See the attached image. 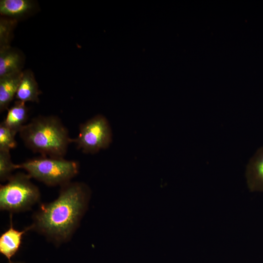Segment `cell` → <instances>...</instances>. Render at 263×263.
Listing matches in <instances>:
<instances>
[{
    "label": "cell",
    "instance_id": "cell-5",
    "mask_svg": "<svg viewBox=\"0 0 263 263\" xmlns=\"http://www.w3.org/2000/svg\"><path fill=\"white\" fill-rule=\"evenodd\" d=\"M112 139L108 120L104 116L98 114L79 125V133L72 139V143L83 152L94 154L108 148Z\"/></svg>",
    "mask_w": 263,
    "mask_h": 263
},
{
    "label": "cell",
    "instance_id": "cell-4",
    "mask_svg": "<svg viewBox=\"0 0 263 263\" xmlns=\"http://www.w3.org/2000/svg\"><path fill=\"white\" fill-rule=\"evenodd\" d=\"M27 173L17 172L0 187V209L12 213L31 209L40 199L38 187Z\"/></svg>",
    "mask_w": 263,
    "mask_h": 263
},
{
    "label": "cell",
    "instance_id": "cell-10",
    "mask_svg": "<svg viewBox=\"0 0 263 263\" xmlns=\"http://www.w3.org/2000/svg\"><path fill=\"white\" fill-rule=\"evenodd\" d=\"M41 91L38 89L33 73L29 70L23 72V75L16 94L17 100L38 102Z\"/></svg>",
    "mask_w": 263,
    "mask_h": 263
},
{
    "label": "cell",
    "instance_id": "cell-16",
    "mask_svg": "<svg viewBox=\"0 0 263 263\" xmlns=\"http://www.w3.org/2000/svg\"><path fill=\"white\" fill-rule=\"evenodd\" d=\"M8 263H23V262H9Z\"/></svg>",
    "mask_w": 263,
    "mask_h": 263
},
{
    "label": "cell",
    "instance_id": "cell-12",
    "mask_svg": "<svg viewBox=\"0 0 263 263\" xmlns=\"http://www.w3.org/2000/svg\"><path fill=\"white\" fill-rule=\"evenodd\" d=\"M35 6L31 0H0V13L2 17L16 19L28 14Z\"/></svg>",
    "mask_w": 263,
    "mask_h": 263
},
{
    "label": "cell",
    "instance_id": "cell-7",
    "mask_svg": "<svg viewBox=\"0 0 263 263\" xmlns=\"http://www.w3.org/2000/svg\"><path fill=\"white\" fill-rule=\"evenodd\" d=\"M12 216L10 215V226L0 236V253L4 256L8 262L19 251L21 245L23 235L30 230V226L22 231L14 228L12 224Z\"/></svg>",
    "mask_w": 263,
    "mask_h": 263
},
{
    "label": "cell",
    "instance_id": "cell-14",
    "mask_svg": "<svg viewBox=\"0 0 263 263\" xmlns=\"http://www.w3.org/2000/svg\"><path fill=\"white\" fill-rule=\"evenodd\" d=\"M17 169V164L13 163L10 151L0 150V180L7 181Z\"/></svg>",
    "mask_w": 263,
    "mask_h": 263
},
{
    "label": "cell",
    "instance_id": "cell-13",
    "mask_svg": "<svg viewBox=\"0 0 263 263\" xmlns=\"http://www.w3.org/2000/svg\"><path fill=\"white\" fill-rule=\"evenodd\" d=\"M17 20L3 17L0 19V48L10 46Z\"/></svg>",
    "mask_w": 263,
    "mask_h": 263
},
{
    "label": "cell",
    "instance_id": "cell-11",
    "mask_svg": "<svg viewBox=\"0 0 263 263\" xmlns=\"http://www.w3.org/2000/svg\"><path fill=\"white\" fill-rule=\"evenodd\" d=\"M28 109L25 103L17 100L14 105L8 109L5 119V125L16 134L19 133L27 124Z\"/></svg>",
    "mask_w": 263,
    "mask_h": 263
},
{
    "label": "cell",
    "instance_id": "cell-3",
    "mask_svg": "<svg viewBox=\"0 0 263 263\" xmlns=\"http://www.w3.org/2000/svg\"><path fill=\"white\" fill-rule=\"evenodd\" d=\"M17 168L25 170L31 178L48 186H61L78 173L79 164L64 158L42 155L17 164Z\"/></svg>",
    "mask_w": 263,
    "mask_h": 263
},
{
    "label": "cell",
    "instance_id": "cell-6",
    "mask_svg": "<svg viewBox=\"0 0 263 263\" xmlns=\"http://www.w3.org/2000/svg\"><path fill=\"white\" fill-rule=\"evenodd\" d=\"M247 188L251 192H263V147L249 160L245 172Z\"/></svg>",
    "mask_w": 263,
    "mask_h": 263
},
{
    "label": "cell",
    "instance_id": "cell-8",
    "mask_svg": "<svg viewBox=\"0 0 263 263\" xmlns=\"http://www.w3.org/2000/svg\"><path fill=\"white\" fill-rule=\"evenodd\" d=\"M23 72L7 75L0 77V112L8 109L9 104L16 96Z\"/></svg>",
    "mask_w": 263,
    "mask_h": 263
},
{
    "label": "cell",
    "instance_id": "cell-2",
    "mask_svg": "<svg viewBox=\"0 0 263 263\" xmlns=\"http://www.w3.org/2000/svg\"><path fill=\"white\" fill-rule=\"evenodd\" d=\"M19 134L26 147L42 156L63 158L72 143L68 130L54 115L33 118L22 128Z\"/></svg>",
    "mask_w": 263,
    "mask_h": 263
},
{
    "label": "cell",
    "instance_id": "cell-15",
    "mask_svg": "<svg viewBox=\"0 0 263 263\" xmlns=\"http://www.w3.org/2000/svg\"><path fill=\"white\" fill-rule=\"evenodd\" d=\"M16 134L8 128L2 121L0 124V150H9L17 146Z\"/></svg>",
    "mask_w": 263,
    "mask_h": 263
},
{
    "label": "cell",
    "instance_id": "cell-1",
    "mask_svg": "<svg viewBox=\"0 0 263 263\" xmlns=\"http://www.w3.org/2000/svg\"><path fill=\"white\" fill-rule=\"evenodd\" d=\"M91 195L83 182H69L61 186L57 197L41 204L29 226L56 246L69 242L80 225Z\"/></svg>",
    "mask_w": 263,
    "mask_h": 263
},
{
    "label": "cell",
    "instance_id": "cell-9",
    "mask_svg": "<svg viewBox=\"0 0 263 263\" xmlns=\"http://www.w3.org/2000/svg\"><path fill=\"white\" fill-rule=\"evenodd\" d=\"M24 57L21 53L10 46L0 48V77L22 72Z\"/></svg>",
    "mask_w": 263,
    "mask_h": 263
}]
</instances>
